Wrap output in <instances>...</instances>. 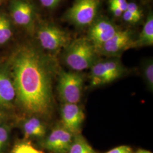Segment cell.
Instances as JSON below:
<instances>
[{"mask_svg":"<svg viewBox=\"0 0 153 153\" xmlns=\"http://www.w3.org/2000/svg\"><path fill=\"white\" fill-rule=\"evenodd\" d=\"M136 153H152L146 150H143V149H139L137 152Z\"/></svg>","mask_w":153,"mask_h":153,"instance_id":"4316f807","label":"cell"},{"mask_svg":"<svg viewBox=\"0 0 153 153\" xmlns=\"http://www.w3.org/2000/svg\"><path fill=\"white\" fill-rule=\"evenodd\" d=\"M10 153H45L37 149L28 141H20L16 143L12 149Z\"/></svg>","mask_w":153,"mask_h":153,"instance_id":"ac0fdd59","label":"cell"},{"mask_svg":"<svg viewBox=\"0 0 153 153\" xmlns=\"http://www.w3.org/2000/svg\"><path fill=\"white\" fill-rule=\"evenodd\" d=\"M100 5V0H75L64 18L76 27H89L97 19Z\"/></svg>","mask_w":153,"mask_h":153,"instance_id":"3957f363","label":"cell"},{"mask_svg":"<svg viewBox=\"0 0 153 153\" xmlns=\"http://www.w3.org/2000/svg\"><path fill=\"white\" fill-rule=\"evenodd\" d=\"M105 153H133V150L129 146L122 145L114 148Z\"/></svg>","mask_w":153,"mask_h":153,"instance_id":"603a6c76","label":"cell"},{"mask_svg":"<svg viewBox=\"0 0 153 153\" xmlns=\"http://www.w3.org/2000/svg\"><path fill=\"white\" fill-rule=\"evenodd\" d=\"M55 62L31 43L19 45L9 59L7 69L16 100L28 114H49L53 104L52 76Z\"/></svg>","mask_w":153,"mask_h":153,"instance_id":"6da1fadb","label":"cell"},{"mask_svg":"<svg viewBox=\"0 0 153 153\" xmlns=\"http://www.w3.org/2000/svg\"><path fill=\"white\" fill-rule=\"evenodd\" d=\"M36 34L42 48L54 53L64 49L72 40L70 34L65 30L49 23L40 24Z\"/></svg>","mask_w":153,"mask_h":153,"instance_id":"5b68a950","label":"cell"},{"mask_svg":"<svg viewBox=\"0 0 153 153\" xmlns=\"http://www.w3.org/2000/svg\"><path fill=\"white\" fill-rule=\"evenodd\" d=\"M22 130L25 136L28 138H42L46 133V128L36 116L27 118L22 123Z\"/></svg>","mask_w":153,"mask_h":153,"instance_id":"4fadbf2b","label":"cell"},{"mask_svg":"<svg viewBox=\"0 0 153 153\" xmlns=\"http://www.w3.org/2000/svg\"><path fill=\"white\" fill-rule=\"evenodd\" d=\"M121 16L125 22L131 23V24L137 23V22L140 20V19H139L138 17L135 16L134 15L131 14V12L128 10H126L124 12H123Z\"/></svg>","mask_w":153,"mask_h":153,"instance_id":"44dd1931","label":"cell"},{"mask_svg":"<svg viewBox=\"0 0 153 153\" xmlns=\"http://www.w3.org/2000/svg\"><path fill=\"white\" fill-rule=\"evenodd\" d=\"M109 9L113 15L116 17L122 16L123 11L117 6L113 0H109Z\"/></svg>","mask_w":153,"mask_h":153,"instance_id":"cb8c5ba5","label":"cell"},{"mask_svg":"<svg viewBox=\"0 0 153 153\" xmlns=\"http://www.w3.org/2000/svg\"><path fill=\"white\" fill-rule=\"evenodd\" d=\"M62 125L73 135L80 133L85 116L78 104L64 103L61 108Z\"/></svg>","mask_w":153,"mask_h":153,"instance_id":"8fae6325","label":"cell"},{"mask_svg":"<svg viewBox=\"0 0 153 153\" xmlns=\"http://www.w3.org/2000/svg\"><path fill=\"white\" fill-rule=\"evenodd\" d=\"M42 5L48 9H54L60 4L62 0H39Z\"/></svg>","mask_w":153,"mask_h":153,"instance_id":"7402d4cb","label":"cell"},{"mask_svg":"<svg viewBox=\"0 0 153 153\" xmlns=\"http://www.w3.org/2000/svg\"><path fill=\"white\" fill-rule=\"evenodd\" d=\"M68 153H97L81 133L74 136Z\"/></svg>","mask_w":153,"mask_h":153,"instance_id":"9a60e30c","label":"cell"},{"mask_svg":"<svg viewBox=\"0 0 153 153\" xmlns=\"http://www.w3.org/2000/svg\"><path fill=\"white\" fill-rule=\"evenodd\" d=\"M16 100V92L7 68H0V107L9 108Z\"/></svg>","mask_w":153,"mask_h":153,"instance_id":"7c38bea8","label":"cell"},{"mask_svg":"<svg viewBox=\"0 0 153 153\" xmlns=\"http://www.w3.org/2000/svg\"><path fill=\"white\" fill-rule=\"evenodd\" d=\"M10 127L5 124L0 125V153H3L10 137Z\"/></svg>","mask_w":153,"mask_h":153,"instance_id":"d6986e66","label":"cell"},{"mask_svg":"<svg viewBox=\"0 0 153 153\" xmlns=\"http://www.w3.org/2000/svg\"><path fill=\"white\" fill-rule=\"evenodd\" d=\"M98 55L87 38H80L71 40L64 49L62 60L71 71L79 72L90 69L97 61Z\"/></svg>","mask_w":153,"mask_h":153,"instance_id":"7a4b0ae2","label":"cell"},{"mask_svg":"<svg viewBox=\"0 0 153 153\" xmlns=\"http://www.w3.org/2000/svg\"><path fill=\"white\" fill-rule=\"evenodd\" d=\"M11 19L16 25L28 31L35 28V10L28 0H11L10 5Z\"/></svg>","mask_w":153,"mask_h":153,"instance_id":"ba28073f","label":"cell"},{"mask_svg":"<svg viewBox=\"0 0 153 153\" xmlns=\"http://www.w3.org/2000/svg\"><path fill=\"white\" fill-rule=\"evenodd\" d=\"M90 69V83L93 87L111 83L120 78L126 71L119 57L97 60Z\"/></svg>","mask_w":153,"mask_h":153,"instance_id":"277c9868","label":"cell"},{"mask_svg":"<svg viewBox=\"0 0 153 153\" xmlns=\"http://www.w3.org/2000/svg\"><path fill=\"white\" fill-rule=\"evenodd\" d=\"M153 44V14L152 11H150L141 32L134 41V48L152 46Z\"/></svg>","mask_w":153,"mask_h":153,"instance_id":"5bb4252c","label":"cell"},{"mask_svg":"<svg viewBox=\"0 0 153 153\" xmlns=\"http://www.w3.org/2000/svg\"><path fill=\"white\" fill-rule=\"evenodd\" d=\"M83 83V76L78 72L60 71L57 88L64 103L78 104L81 101Z\"/></svg>","mask_w":153,"mask_h":153,"instance_id":"8992f818","label":"cell"},{"mask_svg":"<svg viewBox=\"0 0 153 153\" xmlns=\"http://www.w3.org/2000/svg\"><path fill=\"white\" fill-rule=\"evenodd\" d=\"M134 41L132 31L119 30L112 38L97 49V52L98 55L119 57L125 51L134 48Z\"/></svg>","mask_w":153,"mask_h":153,"instance_id":"52a82bcc","label":"cell"},{"mask_svg":"<svg viewBox=\"0 0 153 153\" xmlns=\"http://www.w3.org/2000/svg\"><path fill=\"white\" fill-rule=\"evenodd\" d=\"M74 136L62 124L57 125L42 142L44 149L53 153H68Z\"/></svg>","mask_w":153,"mask_h":153,"instance_id":"30bf717a","label":"cell"},{"mask_svg":"<svg viewBox=\"0 0 153 153\" xmlns=\"http://www.w3.org/2000/svg\"><path fill=\"white\" fill-rule=\"evenodd\" d=\"M5 119V115H4V112H2V111L0 109V125L4 123Z\"/></svg>","mask_w":153,"mask_h":153,"instance_id":"484cf974","label":"cell"},{"mask_svg":"<svg viewBox=\"0 0 153 153\" xmlns=\"http://www.w3.org/2000/svg\"><path fill=\"white\" fill-rule=\"evenodd\" d=\"M126 10L131 12V14H133V15H134L135 16H137L139 19H141L142 16V10L136 3L133 2H128Z\"/></svg>","mask_w":153,"mask_h":153,"instance_id":"ffe728a7","label":"cell"},{"mask_svg":"<svg viewBox=\"0 0 153 153\" xmlns=\"http://www.w3.org/2000/svg\"><path fill=\"white\" fill-rule=\"evenodd\" d=\"M1 0H0V4H1Z\"/></svg>","mask_w":153,"mask_h":153,"instance_id":"83f0119b","label":"cell"},{"mask_svg":"<svg viewBox=\"0 0 153 153\" xmlns=\"http://www.w3.org/2000/svg\"><path fill=\"white\" fill-rule=\"evenodd\" d=\"M120 30L111 21L105 18L96 19L89 26L87 39L96 50L112 38Z\"/></svg>","mask_w":153,"mask_h":153,"instance_id":"9c48e42d","label":"cell"},{"mask_svg":"<svg viewBox=\"0 0 153 153\" xmlns=\"http://www.w3.org/2000/svg\"><path fill=\"white\" fill-rule=\"evenodd\" d=\"M113 1L123 12H124L127 10L128 2L126 1V0H113Z\"/></svg>","mask_w":153,"mask_h":153,"instance_id":"d4e9b609","label":"cell"},{"mask_svg":"<svg viewBox=\"0 0 153 153\" xmlns=\"http://www.w3.org/2000/svg\"><path fill=\"white\" fill-rule=\"evenodd\" d=\"M142 74L147 86L151 91L153 89V62L152 59L145 61L142 65Z\"/></svg>","mask_w":153,"mask_h":153,"instance_id":"e0dca14e","label":"cell"},{"mask_svg":"<svg viewBox=\"0 0 153 153\" xmlns=\"http://www.w3.org/2000/svg\"><path fill=\"white\" fill-rule=\"evenodd\" d=\"M13 35L11 21L5 14L0 13V45L5 44Z\"/></svg>","mask_w":153,"mask_h":153,"instance_id":"2e32d148","label":"cell"}]
</instances>
